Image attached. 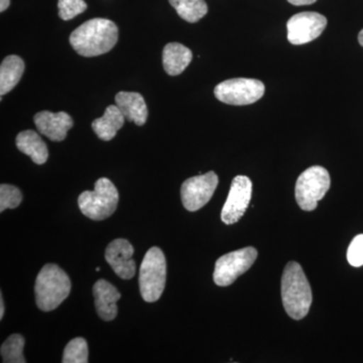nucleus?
<instances>
[{
	"mask_svg": "<svg viewBox=\"0 0 363 363\" xmlns=\"http://www.w3.org/2000/svg\"><path fill=\"white\" fill-rule=\"evenodd\" d=\"M118 28L106 18H92L76 28L70 35L72 48L83 57H97L113 49Z\"/></svg>",
	"mask_w": 363,
	"mask_h": 363,
	"instance_id": "obj_1",
	"label": "nucleus"
},
{
	"mask_svg": "<svg viewBox=\"0 0 363 363\" xmlns=\"http://www.w3.org/2000/svg\"><path fill=\"white\" fill-rule=\"evenodd\" d=\"M281 300L286 314L292 319H304L310 311L313 301L311 286L298 262H288L284 269Z\"/></svg>",
	"mask_w": 363,
	"mask_h": 363,
	"instance_id": "obj_2",
	"label": "nucleus"
},
{
	"mask_svg": "<svg viewBox=\"0 0 363 363\" xmlns=\"http://www.w3.org/2000/svg\"><path fill=\"white\" fill-rule=\"evenodd\" d=\"M71 281L68 274L55 264H45L35 279V303L44 312L57 309L68 298Z\"/></svg>",
	"mask_w": 363,
	"mask_h": 363,
	"instance_id": "obj_3",
	"label": "nucleus"
},
{
	"mask_svg": "<svg viewBox=\"0 0 363 363\" xmlns=\"http://www.w3.org/2000/svg\"><path fill=\"white\" fill-rule=\"evenodd\" d=\"M118 191L109 179L100 178L93 191H85L79 196L78 204L81 212L92 220L108 218L116 212L118 204Z\"/></svg>",
	"mask_w": 363,
	"mask_h": 363,
	"instance_id": "obj_4",
	"label": "nucleus"
},
{
	"mask_svg": "<svg viewBox=\"0 0 363 363\" xmlns=\"http://www.w3.org/2000/svg\"><path fill=\"white\" fill-rule=\"evenodd\" d=\"M167 262L161 248L154 247L145 253L140 269V291L147 303L157 302L166 286Z\"/></svg>",
	"mask_w": 363,
	"mask_h": 363,
	"instance_id": "obj_5",
	"label": "nucleus"
},
{
	"mask_svg": "<svg viewBox=\"0 0 363 363\" xmlns=\"http://www.w3.org/2000/svg\"><path fill=\"white\" fill-rule=\"evenodd\" d=\"M330 185L328 171L321 166H313L298 176L295 187L296 201L304 211H313L328 192Z\"/></svg>",
	"mask_w": 363,
	"mask_h": 363,
	"instance_id": "obj_6",
	"label": "nucleus"
},
{
	"mask_svg": "<svg viewBox=\"0 0 363 363\" xmlns=\"http://www.w3.org/2000/svg\"><path fill=\"white\" fill-rule=\"evenodd\" d=\"M264 83L257 79L234 78L223 81L215 87L214 94L219 101L229 105H250L264 96Z\"/></svg>",
	"mask_w": 363,
	"mask_h": 363,
	"instance_id": "obj_7",
	"label": "nucleus"
},
{
	"mask_svg": "<svg viewBox=\"0 0 363 363\" xmlns=\"http://www.w3.org/2000/svg\"><path fill=\"white\" fill-rule=\"evenodd\" d=\"M257 257V250L252 247L222 255L215 264L214 283L219 286L233 285L241 274H245L252 267Z\"/></svg>",
	"mask_w": 363,
	"mask_h": 363,
	"instance_id": "obj_8",
	"label": "nucleus"
},
{
	"mask_svg": "<svg viewBox=\"0 0 363 363\" xmlns=\"http://www.w3.org/2000/svg\"><path fill=\"white\" fill-rule=\"evenodd\" d=\"M218 176L214 172L192 177L181 187L182 203L188 211L195 212L211 200L218 186Z\"/></svg>",
	"mask_w": 363,
	"mask_h": 363,
	"instance_id": "obj_9",
	"label": "nucleus"
},
{
	"mask_svg": "<svg viewBox=\"0 0 363 363\" xmlns=\"http://www.w3.org/2000/svg\"><path fill=\"white\" fill-rule=\"evenodd\" d=\"M252 195V183L247 176H236L231 183L228 197L222 208L221 220L226 225L236 223L242 218Z\"/></svg>",
	"mask_w": 363,
	"mask_h": 363,
	"instance_id": "obj_10",
	"label": "nucleus"
},
{
	"mask_svg": "<svg viewBox=\"0 0 363 363\" xmlns=\"http://www.w3.org/2000/svg\"><path fill=\"white\" fill-rule=\"evenodd\" d=\"M327 18L314 11L295 14L286 23L288 40L292 45H304L316 40L324 32Z\"/></svg>",
	"mask_w": 363,
	"mask_h": 363,
	"instance_id": "obj_11",
	"label": "nucleus"
},
{
	"mask_svg": "<svg viewBox=\"0 0 363 363\" xmlns=\"http://www.w3.org/2000/svg\"><path fill=\"white\" fill-rule=\"evenodd\" d=\"M135 248L130 241L117 238L111 241L105 250V259L114 272L123 279H130L136 272L135 262L133 259Z\"/></svg>",
	"mask_w": 363,
	"mask_h": 363,
	"instance_id": "obj_12",
	"label": "nucleus"
},
{
	"mask_svg": "<svg viewBox=\"0 0 363 363\" xmlns=\"http://www.w3.org/2000/svg\"><path fill=\"white\" fill-rule=\"evenodd\" d=\"M35 124L42 135L52 142L65 140L67 133L73 128V119L66 112L54 113L51 111H40L35 116Z\"/></svg>",
	"mask_w": 363,
	"mask_h": 363,
	"instance_id": "obj_13",
	"label": "nucleus"
},
{
	"mask_svg": "<svg viewBox=\"0 0 363 363\" xmlns=\"http://www.w3.org/2000/svg\"><path fill=\"white\" fill-rule=\"evenodd\" d=\"M93 295L98 316L104 321L116 319L118 313L117 302L121 298V293L116 286L105 279H99L93 286Z\"/></svg>",
	"mask_w": 363,
	"mask_h": 363,
	"instance_id": "obj_14",
	"label": "nucleus"
},
{
	"mask_svg": "<svg viewBox=\"0 0 363 363\" xmlns=\"http://www.w3.org/2000/svg\"><path fill=\"white\" fill-rule=\"evenodd\" d=\"M116 104L128 121H133L138 126H143L147 123L149 111L140 93L121 91L116 94Z\"/></svg>",
	"mask_w": 363,
	"mask_h": 363,
	"instance_id": "obj_15",
	"label": "nucleus"
},
{
	"mask_svg": "<svg viewBox=\"0 0 363 363\" xmlns=\"http://www.w3.org/2000/svg\"><path fill=\"white\" fill-rule=\"evenodd\" d=\"M192 58L191 50L179 43H169L162 51V65L169 76H178L183 73Z\"/></svg>",
	"mask_w": 363,
	"mask_h": 363,
	"instance_id": "obj_16",
	"label": "nucleus"
},
{
	"mask_svg": "<svg viewBox=\"0 0 363 363\" xmlns=\"http://www.w3.org/2000/svg\"><path fill=\"white\" fill-rule=\"evenodd\" d=\"M124 119L125 117L116 105H109L104 116L93 121L92 128L100 140L109 142L116 135L117 131L123 128Z\"/></svg>",
	"mask_w": 363,
	"mask_h": 363,
	"instance_id": "obj_17",
	"label": "nucleus"
},
{
	"mask_svg": "<svg viewBox=\"0 0 363 363\" xmlns=\"http://www.w3.org/2000/svg\"><path fill=\"white\" fill-rule=\"evenodd\" d=\"M16 147L21 152L26 154L37 164H43L49 157L47 145L35 131H21L16 136Z\"/></svg>",
	"mask_w": 363,
	"mask_h": 363,
	"instance_id": "obj_18",
	"label": "nucleus"
},
{
	"mask_svg": "<svg viewBox=\"0 0 363 363\" xmlns=\"http://www.w3.org/2000/svg\"><path fill=\"white\" fill-rule=\"evenodd\" d=\"M25 72V62L18 56H9L0 66V94H7L20 82Z\"/></svg>",
	"mask_w": 363,
	"mask_h": 363,
	"instance_id": "obj_19",
	"label": "nucleus"
},
{
	"mask_svg": "<svg viewBox=\"0 0 363 363\" xmlns=\"http://www.w3.org/2000/svg\"><path fill=\"white\" fill-rule=\"evenodd\" d=\"M181 18L188 23H197L208 13L205 0H169Z\"/></svg>",
	"mask_w": 363,
	"mask_h": 363,
	"instance_id": "obj_20",
	"label": "nucleus"
},
{
	"mask_svg": "<svg viewBox=\"0 0 363 363\" xmlns=\"http://www.w3.org/2000/svg\"><path fill=\"white\" fill-rule=\"evenodd\" d=\"M25 338L21 334H13L1 345L2 362L4 363H26L23 357Z\"/></svg>",
	"mask_w": 363,
	"mask_h": 363,
	"instance_id": "obj_21",
	"label": "nucleus"
},
{
	"mask_svg": "<svg viewBox=\"0 0 363 363\" xmlns=\"http://www.w3.org/2000/svg\"><path fill=\"white\" fill-rule=\"evenodd\" d=\"M63 363H87L88 345L84 338H74L67 344L63 353Z\"/></svg>",
	"mask_w": 363,
	"mask_h": 363,
	"instance_id": "obj_22",
	"label": "nucleus"
},
{
	"mask_svg": "<svg viewBox=\"0 0 363 363\" xmlns=\"http://www.w3.org/2000/svg\"><path fill=\"white\" fill-rule=\"evenodd\" d=\"M23 201V194L16 186L1 184L0 186V212L6 209H14Z\"/></svg>",
	"mask_w": 363,
	"mask_h": 363,
	"instance_id": "obj_23",
	"label": "nucleus"
},
{
	"mask_svg": "<svg viewBox=\"0 0 363 363\" xmlns=\"http://www.w3.org/2000/svg\"><path fill=\"white\" fill-rule=\"evenodd\" d=\"M59 16L63 21H70L84 13L87 4L84 0H59Z\"/></svg>",
	"mask_w": 363,
	"mask_h": 363,
	"instance_id": "obj_24",
	"label": "nucleus"
},
{
	"mask_svg": "<svg viewBox=\"0 0 363 363\" xmlns=\"http://www.w3.org/2000/svg\"><path fill=\"white\" fill-rule=\"evenodd\" d=\"M348 262L352 267L363 266V234L355 236L347 250Z\"/></svg>",
	"mask_w": 363,
	"mask_h": 363,
	"instance_id": "obj_25",
	"label": "nucleus"
},
{
	"mask_svg": "<svg viewBox=\"0 0 363 363\" xmlns=\"http://www.w3.org/2000/svg\"><path fill=\"white\" fill-rule=\"evenodd\" d=\"M291 4L296 6H310V4H315L317 0H288Z\"/></svg>",
	"mask_w": 363,
	"mask_h": 363,
	"instance_id": "obj_26",
	"label": "nucleus"
},
{
	"mask_svg": "<svg viewBox=\"0 0 363 363\" xmlns=\"http://www.w3.org/2000/svg\"><path fill=\"white\" fill-rule=\"evenodd\" d=\"M9 4H11V0H0V11L4 13L9 9Z\"/></svg>",
	"mask_w": 363,
	"mask_h": 363,
	"instance_id": "obj_27",
	"label": "nucleus"
},
{
	"mask_svg": "<svg viewBox=\"0 0 363 363\" xmlns=\"http://www.w3.org/2000/svg\"><path fill=\"white\" fill-rule=\"evenodd\" d=\"M4 297H2V295L0 296V320L4 318Z\"/></svg>",
	"mask_w": 363,
	"mask_h": 363,
	"instance_id": "obj_28",
	"label": "nucleus"
},
{
	"mask_svg": "<svg viewBox=\"0 0 363 363\" xmlns=\"http://www.w3.org/2000/svg\"><path fill=\"white\" fill-rule=\"evenodd\" d=\"M358 42H359L360 45L363 47V30L358 35Z\"/></svg>",
	"mask_w": 363,
	"mask_h": 363,
	"instance_id": "obj_29",
	"label": "nucleus"
},
{
	"mask_svg": "<svg viewBox=\"0 0 363 363\" xmlns=\"http://www.w3.org/2000/svg\"><path fill=\"white\" fill-rule=\"evenodd\" d=\"M100 271V267H96V272H99Z\"/></svg>",
	"mask_w": 363,
	"mask_h": 363,
	"instance_id": "obj_30",
	"label": "nucleus"
}]
</instances>
